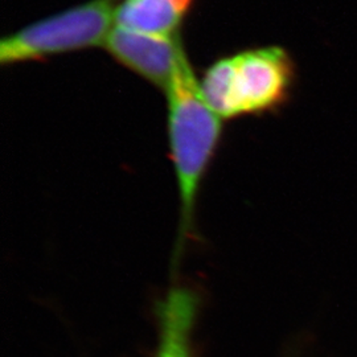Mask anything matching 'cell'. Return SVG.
Here are the masks:
<instances>
[{
	"label": "cell",
	"mask_w": 357,
	"mask_h": 357,
	"mask_svg": "<svg viewBox=\"0 0 357 357\" xmlns=\"http://www.w3.org/2000/svg\"><path fill=\"white\" fill-rule=\"evenodd\" d=\"M167 131L178 183L181 233L190 231L197 196L220 144L222 119L205 100L184 44L166 89Z\"/></svg>",
	"instance_id": "obj_1"
},
{
	"label": "cell",
	"mask_w": 357,
	"mask_h": 357,
	"mask_svg": "<svg viewBox=\"0 0 357 357\" xmlns=\"http://www.w3.org/2000/svg\"><path fill=\"white\" fill-rule=\"evenodd\" d=\"M119 0H88L24 26L0 43V64L43 61L103 47L115 26Z\"/></svg>",
	"instance_id": "obj_3"
},
{
	"label": "cell",
	"mask_w": 357,
	"mask_h": 357,
	"mask_svg": "<svg viewBox=\"0 0 357 357\" xmlns=\"http://www.w3.org/2000/svg\"><path fill=\"white\" fill-rule=\"evenodd\" d=\"M200 312L199 294L172 286L156 303L158 345L155 357H195L193 332Z\"/></svg>",
	"instance_id": "obj_5"
},
{
	"label": "cell",
	"mask_w": 357,
	"mask_h": 357,
	"mask_svg": "<svg viewBox=\"0 0 357 357\" xmlns=\"http://www.w3.org/2000/svg\"><path fill=\"white\" fill-rule=\"evenodd\" d=\"M193 0H119L115 26L142 33L174 38L191 11Z\"/></svg>",
	"instance_id": "obj_6"
},
{
	"label": "cell",
	"mask_w": 357,
	"mask_h": 357,
	"mask_svg": "<svg viewBox=\"0 0 357 357\" xmlns=\"http://www.w3.org/2000/svg\"><path fill=\"white\" fill-rule=\"evenodd\" d=\"M181 44L180 33L165 38L114 26L102 48L118 64L165 91Z\"/></svg>",
	"instance_id": "obj_4"
},
{
	"label": "cell",
	"mask_w": 357,
	"mask_h": 357,
	"mask_svg": "<svg viewBox=\"0 0 357 357\" xmlns=\"http://www.w3.org/2000/svg\"><path fill=\"white\" fill-rule=\"evenodd\" d=\"M200 84L205 100L222 121L266 114L291 98L296 64L280 45L249 48L212 63Z\"/></svg>",
	"instance_id": "obj_2"
}]
</instances>
